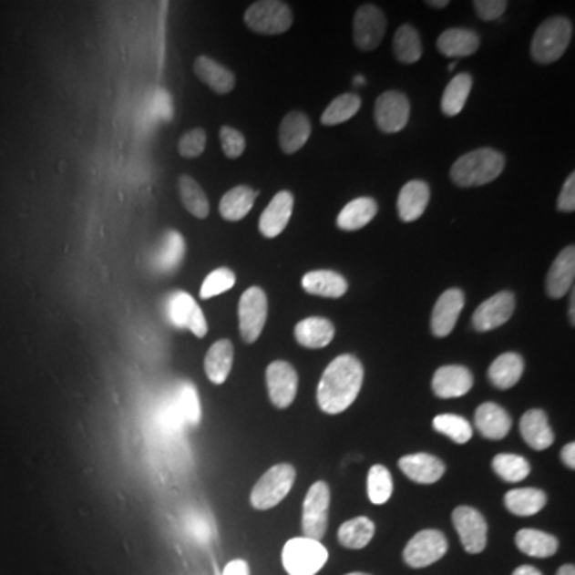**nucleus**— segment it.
Returning a JSON list of instances; mask_svg holds the SVG:
<instances>
[{
	"mask_svg": "<svg viewBox=\"0 0 575 575\" xmlns=\"http://www.w3.org/2000/svg\"><path fill=\"white\" fill-rule=\"evenodd\" d=\"M283 568L290 575H315L328 561V549L309 537H296L284 545Z\"/></svg>",
	"mask_w": 575,
	"mask_h": 575,
	"instance_id": "nucleus-4",
	"label": "nucleus"
},
{
	"mask_svg": "<svg viewBox=\"0 0 575 575\" xmlns=\"http://www.w3.org/2000/svg\"><path fill=\"white\" fill-rule=\"evenodd\" d=\"M523 358L513 352H507L492 362L488 375H489V381L494 387L507 390V388L517 385L523 375Z\"/></svg>",
	"mask_w": 575,
	"mask_h": 575,
	"instance_id": "nucleus-30",
	"label": "nucleus"
},
{
	"mask_svg": "<svg viewBox=\"0 0 575 575\" xmlns=\"http://www.w3.org/2000/svg\"><path fill=\"white\" fill-rule=\"evenodd\" d=\"M426 5L434 8H445L449 5V2H447V0H428Z\"/></svg>",
	"mask_w": 575,
	"mask_h": 575,
	"instance_id": "nucleus-55",
	"label": "nucleus"
},
{
	"mask_svg": "<svg viewBox=\"0 0 575 575\" xmlns=\"http://www.w3.org/2000/svg\"><path fill=\"white\" fill-rule=\"evenodd\" d=\"M265 381L272 405L280 409L290 407L298 395V373L290 363L273 362L267 366Z\"/></svg>",
	"mask_w": 575,
	"mask_h": 575,
	"instance_id": "nucleus-14",
	"label": "nucleus"
},
{
	"mask_svg": "<svg viewBox=\"0 0 575 575\" xmlns=\"http://www.w3.org/2000/svg\"><path fill=\"white\" fill-rule=\"evenodd\" d=\"M517 299L511 292H500L486 299L473 313L472 323L479 333L492 331L507 323L515 312Z\"/></svg>",
	"mask_w": 575,
	"mask_h": 575,
	"instance_id": "nucleus-15",
	"label": "nucleus"
},
{
	"mask_svg": "<svg viewBox=\"0 0 575 575\" xmlns=\"http://www.w3.org/2000/svg\"><path fill=\"white\" fill-rule=\"evenodd\" d=\"M475 426L488 440H502L510 434L511 417L496 403H483L475 413Z\"/></svg>",
	"mask_w": 575,
	"mask_h": 575,
	"instance_id": "nucleus-23",
	"label": "nucleus"
},
{
	"mask_svg": "<svg viewBox=\"0 0 575 575\" xmlns=\"http://www.w3.org/2000/svg\"><path fill=\"white\" fill-rule=\"evenodd\" d=\"M492 470L498 473V478L507 483H518L528 478L530 473V466L523 456L518 454H498L492 460Z\"/></svg>",
	"mask_w": 575,
	"mask_h": 575,
	"instance_id": "nucleus-42",
	"label": "nucleus"
},
{
	"mask_svg": "<svg viewBox=\"0 0 575 575\" xmlns=\"http://www.w3.org/2000/svg\"><path fill=\"white\" fill-rule=\"evenodd\" d=\"M575 278V248L566 246L549 267L545 288L549 298L561 299L572 290Z\"/></svg>",
	"mask_w": 575,
	"mask_h": 575,
	"instance_id": "nucleus-18",
	"label": "nucleus"
},
{
	"mask_svg": "<svg viewBox=\"0 0 575 575\" xmlns=\"http://www.w3.org/2000/svg\"><path fill=\"white\" fill-rule=\"evenodd\" d=\"M454 528L467 553H481L488 545V523L485 517L472 507L460 505L453 511Z\"/></svg>",
	"mask_w": 575,
	"mask_h": 575,
	"instance_id": "nucleus-12",
	"label": "nucleus"
},
{
	"mask_svg": "<svg viewBox=\"0 0 575 575\" xmlns=\"http://www.w3.org/2000/svg\"><path fill=\"white\" fill-rule=\"evenodd\" d=\"M515 542L524 555L532 556V558H549L555 555L560 547L556 537L537 529L519 530L515 537Z\"/></svg>",
	"mask_w": 575,
	"mask_h": 575,
	"instance_id": "nucleus-35",
	"label": "nucleus"
},
{
	"mask_svg": "<svg viewBox=\"0 0 575 575\" xmlns=\"http://www.w3.org/2000/svg\"><path fill=\"white\" fill-rule=\"evenodd\" d=\"M572 39V23L564 16H551L537 27L530 42V56L537 65H551L561 58Z\"/></svg>",
	"mask_w": 575,
	"mask_h": 575,
	"instance_id": "nucleus-3",
	"label": "nucleus"
},
{
	"mask_svg": "<svg viewBox=\"0 0 575 575\" xmlns=\"http://www.w3.org/2000/svg\"><path fill=\"white\" fill-rule=\"evenodd\" d=\"M432 387L440 398H459L472 390L473 375L466 366H443L435 373Z\"/></svg>",
	"mask_w": 575,
	"mask_h": 575,
	"instance_id": "nucleus-19",
	"label": "nucleus"
},
{
	"mask_svg": "<svg viewBox=\"0 0 575 575\" xmlns=\"http://www.w3.org/2000/svg\"><path fill=\"white\" fill-rule=\"evenodd\" d=\"M362 108V98L355 93H344L341 97L334 98L330 106L324 109L322 116V123L326 127L339 125L347 122Z\"/></svg>",
	"mask_w": 575,
	"mask_h": 575,
	"instance_id": "nucleus-41",
	"label": "nucleus"
},
{
	"mask_svg": "<svg viewBox=\"0 0 575 575\" xmlns=\"http://www.w3.org/2000/svg\"><path fill=\"white\" fill-rule=\"evenodd\" d=\"M186 256V241L181 233L167 231L157 246L156 265L159 271L173 272L181 265Z\"/></svg>",
	"mask_w": 575,
	"mask_h": 575,
	"instance_id": "nucleus-34",
	"label": "nucleus"
},
{
	"mask_svg": "<svg viewBox=\"0 0 575 575\" xmlns=\"http://www.w3.org/2000/svg\"><path fill=\"white\" fill-rule=\"evenodd\" d=\"M513 575H542V572L534 566H519V568L515 569Z\"/></svg>",
	"mask_w": 575,
	"mask_h": 575,
	"instance_id": "nucleus-53",
	"label": "nucleus"
},
{
	"mask_svg": "<svg viewBox=\"0 0 575 575\" xmlns=\"http://www.w3.org/2000/svg\"><path fill=\"white\" fill-rule=\"evenodd\" d=\"M157 112L162 117L163 120H171L173 118V103L171 97L165 90L157 91Z\"/></svg>",
	"mask_w": 575,
	"mask_h": 575,
	"instance_id": "nucleus-50",
	"label": "nucleus"
},
{
	"mask_svg": "<svg viewBox=\"0 0 575 575\" xmlns=\"http://www.w3.org/2000/svg\"><path fill=\"white\" fill-rule=\"evenodd\" d=\"M436 48L447 58H464L470 56L479 48L478 34L472 29L451 27L441 33L436 40Z\"/></svg>",
	"mask_w": 575,
	"mask_h": 575,
	"instance_id": "nucleus-25",
	"label": "nucleus"
},
{
	"mask_svg": "<svg viewBox=\"0 0 575 575\" xmlns=\"http://www.w3.org/2000/svg\"><path fill=\"white\" fill-rule=\"evenodd\" d=\"M345 575H369V574H363V572H352V574H345Z\"/></svg>",
	"mask_w": 575,
	"mask_h": 575,
	"instance_id": "nucleus-59",
	"label": "nucleus"
},
{
	"mask_svg": "<svg viewBox=\"0 0 575 575\" xmlns=\"http://www.w3.org/2000/svg\"><path fill=\"white\" fill-rule=\"evenodd\" d=\"M259 195V190L250 188V186H237L231 189L221 199L220 213L222 218L231 222L243 220L246 214L252 211L254 200Z\"/></svg>",
	"mask_w": 575,
	"mask_h": 575,
	"instance_id": "nucleus-31",
	"label": "nucleus"
},
{
	"mask_svg": "<svg viewBox=\"0 0 575 575\" xmlns=\"http://www.w3.org/2000/svg\"><path fill=\"white\" fill-rule=\"evenodd\" d=\"M473 7L481 20L494 21L505 14L508 4L505 0H475Z\"/></svg>",
	"mask_w": 575,
	"mask_h": 575,
	"instance_id": "nucleus-48",
	"label": "nucleus"
},
{
	"mask_svg": "<svg viewBox=\"0 0 575 575\" xmlns=\"http://www.w3.org/2000/svg\"><path fill=\"white\" fill-rule=\"evenodd\" d=\"M175 411L178 416L176 419L182 422V426H197L200 424V400H199L197 388L192 384L182 382L176 390Z\"/></svg>",
	"mask_w": 575,
	"mask_h": 575,
	"instance_id": "nucleus-37",
	"label": "nucleus"
},
{
	"mask_svg": "<svg viewBox=\"0 0 575 575\" xmlns=\"http://www.w3.org/2000/svg\"><path fill=\"white\" fill-rule=\"evenodd\" d=\"M334 333V324L323 317L304 318L294 328L296 341L307 349H323L330 345Z\"/></svg>",
	"mask_w": 575,
	"mask_h": 575,
	"instance_id": "nucleus-27",
	"label": "nucleus"
},
{
	"mask_svg": "<svg viewBox=\"0 0 575 575\" xmlns=\"http://www.w3.org/2000/svg\"><path fill=\"white\" fill-rule=\"evenodd\" d=\"M207 144V133L203 128L189 129L180 139L178 152L184 159H197L203 154Z\"/></svg>",
	"mask_w": 575,
	"mask_h": 575,
	"instance_id": "nucleus-46",
	"label": "nucleus"
},
{
	"mask_svg": "<svg viewBox=\"0 0 575 575\" xmlns=\"http://www.w3.org/2000/svg\"><path fill=\"white\" fill-rule=\"evenodd\" d=\"M411 114V104L400 91H385L375 99V118L384 133H398L405 128Z\"/></svg>",
	"mask_w": 575,
	"mask_h": 575,
	"instance_id": "nucleus-13",
	"label": "nucleus"
},
{
	"mask_svg": "<svg viewBox=\"0 0 575 575\" xmlns=\"http://www.w3.org/2000/svg\"><path fill=\"white\" fill-rule=\"evenodd\" d=\"M505 169V157L498 150L483 148L459 157L451 167V181L459 188H479L498 180Z\"/></svg>",
	"mask_w": 575,
	"mask_h": 575,
	"instance_id": "nucleus-2",
	"label": "nucleus"
},
{
	"mask_svg": "<svg viewBox=\"0 0 575 575\" xmlns=\"http://www.w3.org/2000/svg\"><path fill=\"white\" fill-rule=\"evenodd\" d=\"M246 26L264 36H278L292 27V8L278 0H261L246 10Z\"/></svg>",
	"mask_w": 575,
	"mask_h": 575,
	"instance_id": "nucleus-6",
	"label": "nucleus"
},
{
	"mask_svg": "<svg viewBox=\"0 0 575 575\" xmlns=\"http://www.w3.org/2000/svg\"><path fill=\"white\" fill-rule=\"evenodd\" d=\"M387 31V18L381 8L365 4L356 10L354 20V40L362 52H373L381 46Z\"/></svg>",
	"mask_w": 575,
	"mask_h": 575,
	"instance_id": "nucleus-11",
	"label": "nucleus"
},
{
	"mask_svg": "<svg viewBox=\"0 0 575 575\" xmlns=\"http://www.w3.org/2000/svg\"><path fill=\"white\" fill-rule=\"evenodd\" d=\"M558 210L562 213H572L575 210V175L570 173L564 182L558 199Z\"/></svg>",
	"mask_w": 575,
	"mask_h": 575,
	"instance_id": "nucleus-49",
	"label": "nucleus"
},
{
	"mask_svg": "<svg viewBox=\"0 0 575 575\" xmlns=\"http://www.w3.org/2000/svg\"><path fill=\"white\" fill-rule=\"evenodd\" d=\"M505 507L517 517H532L547 504L545 492L536 488L511 489L505 494Z\"/></svg>",
	"mask_w": 575,
	"mask_h": 575,
	"instance_id": "nucleus-33",
	"label": "nucleus"
},
{
	"mask_svg": "<svg viewBox=\"0 0 575 575\" xmlns=\"http://www.w3.org/2000/svg\"><path fill=\"white\" fill-rule=\"evenodd\" d=\"M377 214V203L371 197L350 201L337 216V227L343 231H358L368 226Z\"/></svg>",
	"mask_w": 575,
	"mask_h": 575,
	"instance_id": "nucleus-32",
	"label": "nucleus"
},
{
	"mask_svg": "<svg viewBox=\"0 0 575 575\" xmlns=\"http://www.w3.org/2000/svg\"><path fill=\"white\" fill-rule=\"evenodd\" d=\"M398 466L407 478L420 485H434L447 470V467L438 457L426 453L405 456L401 457Z\"/></svg>",
	"mask_w": 575,
	"mask_h": 575,
	"instance_id": "nucleus-20",
	"label": "nucleus"
},
{
	"mask_svg": "<svg viewBox=\"0 0 575 575\" xmlns=\"http://www.w3.org/2000/svg\"><path fill=\"white\" fill-rule=\"evenodd\" d=\"M221 146L229 159H239L245 152V136L232 127H222L220 131Z\"/></svg>",
	"mask_w": 575,
	"mask_h": 575,
	"instance_id": "nucleus-47",
	"label": "nucleus"
},
{
	"mask_svg": "<svg viewBox=\"0 0 575 575\" xmlns=\"http://www.w3.org/2000/svg\"><path fill=\"white\" fill-rule=\"evenodd\" d=\"M466 304V294L459 288H449L441 294L432 313V333L436 337H447L453 333Z\"/></svg>",
	"mask_w": 575,
	"mask_h": 575,
	"instance_id": "nucleus-16",
	"label": "nucleus"
},
{
	"mask_svg": "<svg viewBox=\"0 0 575 575\" xmlns=\"http://www.w3.org/2000/svg\"><path fill=\"white\" fill-rule=\"evenodd\" d=\"M303 288L309 294L322 298H343L349 290L347 280L333 271H313L305 273L303 278Z\"/></svg>",
	"mask_w": 575,
	"mask_h": 575,
	"instance_id": "nucleus-28",
	"label": "nucleus"
},
{
	"mask_svg": "<svg viewBox=\"0 0 575 575\" xmlns=\"http://www.w3.org/2000/svg\"><path fill=\"white\" fill-rule=\"evenodd\" d=\"M296 479V470L290 464H278L269 468L252 488V505L256 510L277 507L290 491Z\"/></svg>",
	"mask_w": 575,
	"mask_h": 575,
	"instance_id": "nucleus-5",
	"label": "nucleus"
},
{
	"mask_svg": "<svg viewBox=\"0 0 575 575\" xmlns=\"http://www.w3.org/2000/svg\"><path fill=\"white\" fill-rule=\"evenodd\" d=\"M311 133L309 117L299 110H293L290 114H286L280 123V129H278L280 148L284 154H294L304 148L305 142L311 138Z\"/></svg>",
	"mask_w": 575,
	"mask_h": 575,
	"instance_id": "nucleus-21",
	"label": "nucleus"
},
{
	"mask_svg": "<svg viewBox=\"0 0 575 575\" xmlns=\"http://www.w3.org/2000/svg\"><path fill=\"white\" fill-rule=\"evenodd\" d=\"M194 71L195 76L218 95H227L235 87L233 72L205 55L195 59Z\"/></svg>",
	"mask_w": 575,
	"mask_h": 575,
	"instance_id": "nucleus-26",
	"label": "nucleus"
},
{
	"mask_svg": "<svg viewBox=\"0 0 575 575\" xmlns=\"http://www.w3.org/2000/svg\"><path fill=\"white\" fill-rule=\"evenodd\" d=\"M167 312L169 322L178 330H189L197 337L207 336V318L203 315L200 305L195 303L189 293H171L167 303Z\"/></svg>",
	"mask_w": 575,
	"mask_h": 575,
	"instance_id": "nucleus-10",
	"label": "nucleus"
},
{
	"mask_svg": "<svg viewBox=\"0 0 575 575\" xmlns=\"http://www.w3.org/2000/svg\"><path fill=\"white\" fill-rule=\"evenodd\" d=\"M222 575H250L248 562L243 561V560H233L224 568Z\"/></svg>",
	"mask_w": 575,
	"mask_h": 575,
	"instance_id": "nucleus-51",
	"label": "nucleus"
},
{
	"mask_svg": "<svg viewBox=\"0 0 575 575\" xmlns=\"http://www.w3.org/2000/svg\"><path fill=\"white\" fill-rule=\"evenodd\" d=\"M328 508H330V488L324 481L311 486L303 508V530L305 537L322 540L328 529Z\"/></svg>",
	"mask_w": 575,
	"mask_h": 575,
	"instance_id": "nucleus-8",
	"label": "nucleus"
},
{
	"mask_svg": "<svg viewBox=\"0 0 575 575\" xmlns=\"http://www.w3.org/2000/svg\"><path fill=\"white\" fill-rule=\"evenodd\" d=\"M375 526L369 518L358 517L349 519L339 528L337 539L345 549H365L375 537Z\"/></svg>",
	"mask_w": 575,
	"mask_h": 575,
	"instance_id": "nucleus-38",
	"label": "nucleus"
},
{
	"mask_svg": "<svg viewBox=\"0 0 575 575\" xmlns=\"http://www.w3.org/2000/svg\"><path fill=\"white\" fill-rule=\"evenodd\" d=\"M394 481L388 468L384 466H373L368 473L369 500L375 505H382L392 498Z\"/></svg>",
	"mask_w": 575,
	"mask_h": 575,
	"instance_id": "nucleus-44",
	"label": "nucleus"
},
{
	"mask_svg": "<svg viewBox=\"0 0 575 575\" xmlns=\"http://www.w3.org/2000/svg\"><path fill=\"white\" fill-rule=\"evenodd\" d=\"M556 575H575V569L572 564H566V566H561L560 570H558V574Z\"/></svg>",
	"mask_w": 575,
	"mask_h": 575,
	"instance_id": "nucleus-56",
	"label": "nucleus"
},
{
	"mask_svg": "<svg viewBox=\"0 0 575 575\" xmlns=\"http://www.w3.org/2000/svg\"><path fill=\"white\" fill-rule=\"evenodd\" d=\"M430 201L428 184L419 180L409 181L401 188L396 208L403 222H413L424 214Z\"/></svg>",
	"mask_w": 575,
	"mask_h": 575,
	"instance_id": "nucleus-22",
	"label": "nucleus"
},
{
	"mask_svg": "<svg viewBox=\"0 0 575 575\" xmlns=\"http://www.w3.org/2000/svg\"><path fill=\"white\" fill-rule=\"evenodd\" d=\"M235 282H237V277L231 269L220 267L205 278L200 288V298L211 299L214 296H220L222 293L229 292L231 288H233Z\"/></svg>",
	"mask_w": 575,
	"mask_h": 575,
	"instance_id": "nucleus-45",
	"label": "nucleus"
},
{
	"mask_svg": "<svg viewBox=\"0 0 575 575\" xmlns=\"http://www.w3.org/2000/svg\"><path fill=\"white\" fill-rule=\"evenodd\" d=\"M519 430L524 441L536 451H543L555 443V434L549 426L547 414L540 409H530L524 413L519 422Z\"/></svg>",
	"mask_w": 575,
	"mask_h": 575,
	"instance_id": "nucleus-24",
	"label": "nucleus"
},
{
	"mask_svg": "<svg viewBox=\"0 0 575 575\" xmlns=\"http://www.w3.org/2000/svg\"><path fill=\"white\" fill-rule=\"evenodd\" d=\"M267 320V296L259 286L248 288L239 303L240 334L246 344L258 341Z\"/></svg>",
	"mask_w": 575,
	"mask_h": 575,
	"instance_id": "nucleus-7",
	"label": "nucleus"
},
{
	"mask_svg": "<svg viewBox=\"0 0 575 575\" xmlns=\"http://www.w3.org/2000/svg\"><path fill=\"white\" fill-rule=\"evenodd\" d=\"M456 65H457L456 61H453V63H449V66H447V69H449V71H453L454 67H456Z\"/></svg>",
	"mask_w": 575,
	"mask_h": 575,
	"instance_id": "nucleus-58",
	"label": "nucleus"
},
{
	"mask_svg": "<svg viewBox=\"0 0 575 575\" xmlns=\"http://www.w3.org/2000/svg\"><path fill=\"white\" fill-rule=\"evenodd\" d=\"M575 296L574 290H570V309H569V320H570V323H575Z\"/></svg>",
	"mask_w": 575,
	"mask_h": 575,
	"instance_id": "nucleus-54",
	"label": "nucleus"
},
{
	"mask_svg": "<svg viewBox=\"0 0 575 575\" xmlns=\"http://www.w3.org/2000/svg\"><path fill=\"white\" fill-rule=\"evenodd\" d=\"M178 189H180L182 205L186 207L189 213L195 218H200V220L207 218L210 214V203H208L207 195L200 188V184L195 181L194 178L182 175L178 180Z\"/></svg>",
	"mask_w": 575,
	"mask_h": 575,
	"instance_id": "nucleus-39",
	"label": "nucleus"
},
{
	"mask_svg": "<svg viewBox=\"0 0 575 575\" xmlns=\"http://www.w3.org/2000/svg\"><path fill=\"white\" fill-rule=\"evenodd\" d=\"M233 365V345L229 339H220L205 356V373L213 384H224Z\"/></svg>",
	"mask_w": 575,
	"mask_h": 575,
	"instance_id": "nucleus-29",
	"label": "nucleus"
},
{
	"mask_svg": "<svg viewBox=\"0 0 575 575\" xmlns=\"http://www.w3.org/2000/svg\"><path fill=\"white\" fill-rule=\"evenodd\" d=\"M354 84H355L356 87H360V85L366 84V78L363 77V76H356Z\"/></svg>",
	"mask_w": 575,
	"mask_h": 575,
	"instance_id": "nucleus-57",
	"label": "nucleus"
},
{
	"mask_svg": "<svg viewBox=\"0 0 575 575\" xmlns=\"http://www.w3.org/2000/svg\"><path fill=\"white\" fill-rule=\"evenodd\" d=\"M394 52L403 65L417 63L422 56L420 36L411 25H403L396 29L394 37Z\"/></svg>",
	"mask_w": 575,
	"mask_h": 575,
	"instance_id": "nucleus-40",
	"label": "nucleus"
},
{
	"mask_svg": "<svg viewBox=\"0 0 575 575\" xmlns=\"http://www.w3.org/2000/svg\"><path fill=\"white\" fill-rule=\"evenodd\" d=\"M472 76L462 72L447 84L441 98V110L447 117L457 116L464 109L470 90H472Z\"/></svg>",
	"mask_w": 575,
	"mask_h": 575,
	"instance_id": "nucleus-36",
	"label": "nucleus"
},
{
	"mask_svg": "<svg viewBox=\"0 0 575 575\" xmlns=\"http://www.w3.org/2000/svg\"><path fill=\"white\" fill-rule=\"evenodd\" d=\"M434 428L438 434L447 435L457 445L472 440L473 430L468 420L457 414H440L434 419Z\"/></svg>",
	"mask_w": 575,
	"mask_h": 575,
	"instance_id": "nucleus-43",
	"label": "nucleus"
},
{
	"mask_svg": "<svg viewBox=\"0 0 575 575\" xmlns=\"http://www.w3.org/2000/svg\"><path fill=\"white\" fill-rule=\"evenodd\" d=\"M447 537L440 530H420L407 542L403 558L414 569L426 568L447 555Z\"/></svg>",
	"mask_w": 575,
	"mask_h": 575,
	"instance_id": "nucleus-9",
	"label": "nucleus"
},
{
	"mask_svg": "<svg viewBox=\"0 0 575 575\" xmlns=\"http://www.w3.org/2000/svg\"><path fill=\"white\" fill-rule=\"evenodd\" d=\"M363 365L354 355L337 356L324 369L317 390L318 405L326 414L344 413L363 385Z\"/></svg>",
	"mask_w": 575,
	"mask_h": 575,
	"instance_id": "nucleus-1",
	"label": "nucleus"
},
{
	"mask_svg": "<svg viewBox=\"0 0 575 575\" xmlns=\"http://www.w3.org/2000/svg\"><path fill=\"white\" fill-rule=\"evenodd\" d=\"M561 459L566 467H569L570 470H574L575 467V445L574 443H569L566 447H562Z\"/></svg>",
	"mask_w": 575,
	"mask_h": 575,
	"instance_id": "nucleus-52",
	"label": "nucleus"
},
{
	"mask_svg": "<svg viewBox=\"0 0 575 575\" xmlns=\"http://www.w3.org/2000/svg\"><path fill=\"white\" fill-rule=\"evenodd\" d=\"M293 207H294V197L292 192L288 190L278 192L261 214L259 232L262 233L265 239L278 237L292 220Z\"/></svg>",
	"mask_w": 575,
	"mask_h": 575,
	"instance_id": "nucleus-17",
	"label": "nucleus"
}]
</instances>
